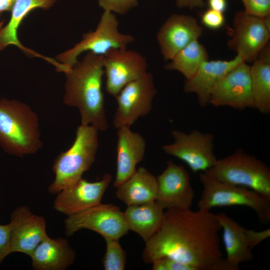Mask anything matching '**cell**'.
<instances>
[{
  "label": "cell",
  "mask_w": 270,
  "mask_h": 270,
  "mask_svg": "<svg viewBox=\"0 0 270 270\" xmlns=\"http://www.w3.org/2000/svg\"><path fill=\"white\" fill-rule=\"evenodd\" d=\"M116 188V197L127 206L138 205L155 200L156 178L146 168L140 167Z\"/></svg>",
  "instance_id": "obj_24"
},
{
  "label": "cell",
  "mask_w": 270,
  "mask_h": 270,
  "mask_svg": "<svg viewBox=\"0 0 270 270\" xmlns=\"http://www.w3.org/2000/svg\"><path fill=\"white\" fill-rule=\"evenodd\" d=\"M112 179V175L108 173L94 182H90L82 178L58 194L54 208L68 216L97 205L101 203Z\"/></svg>",
  "instance_id": "obj_15"
},
{
  "label": "cell",
  "mask_w": 270,
  "mask_h": 270,
  "mask_svg": "<svg viewBox=\"0 0 270 270\" xmlns=\"http://www.w3.org/2000/svg\"><path fill=\"white\" fill-rule=\"evenodd\" d=\"M215 216L223 230L222 239L226 254V258L219 262L217 270H238L240 263L254 258L247 229L224 212Z\"/></svg>",
  "instance_id": "obj_18"
},
{
  "label": "cell",
  "mask_w": 270,
  "mask_h": 270,
  "mask_svg": "<svg viewBox=\"0 0 270 270\" xmlns=\"http://www.w3.org/2000/svg\"><path fill=\"white\" fill-rule=\"evenodd\" d=\"M104 11L120 15L126 14L138 6V0H98Z\"/></svg>",
  "instance_id": "obj_28"
},
{
  "label": "cell",
  "mask_w": 270,
  "mask_h": 270,
  "mask_svg": "<svg viewBox=\"0 0 270 270\" xmlns=\"http://www.w3.org/2000/svg\"><path fill=\"white\" fill-rule=\"evenodd\" d=\"M174 142L162 146L166 154L184 162L194 172H205L216 162L214 136L194 130L189 133L172 130Z\"/></svg>",
  "instance_id": "obj_9"
},
{
  "label": "cell",
  "mask_w": 270,
  "mask_h": 270,
  "mask_svg": "<svg viewBox=\"0 0 270 270\" xmlns=\"http://www.w3.org/2000/svg\"><path fill=\"white\" fill-rule=\"evenodd\" d=\"M221 229L215 214L210 210L168 208L160 229L145 242L143 261L151 264L166 256L196 270H214L222 256L218 235Z\"/></svg>",
  "instance_id": "obj_1"
},
{
  "label": "cell",
  "mask_w": 270,
  "mask_h": 270,
  "mask_svg": "<svg viewBox=\"0 0 270 270\" xmlns=\"http://www.w3.org/2000/svg\"><path fill=\"white\" fill-rule=\"evenodd\" d=\"M158 90L152 73L126 85L114 97L117 101L113 125L116 129L130 126L152 110Z\"/></svg>",
  "instance_id": "obj_10"
},
{
  "label": "cell",
  "mask_w": 270,
  "mask_h": 270,
  "mask_svg": "<svg viewBox=\"0 0 270 270\" xmlns=\"http://www.w3.org/2000/svg\"><path fill=\"white\" fill-rule=\"evenodd\" d=\"M39 118L20 100L0 99V147L18 157L33 154L42 147Z\"/></svg>",
  "instance_id": "obj_3"
},
{
  "label": "cell",
  "mask_w": 270,
  "mask_h": 270,
  "mask_svg": "<svg viewBox=\"0 0 270 270\" xmlns=\"http://www.w3.org/2000/svg\"><path fill=\"white\" fill-rule=\"evenodd\" d=\"M30 257L36 270H64L74 262L76 255L67 240L52 238L48 236L36 248Z\"/></svg>",
  "instance_id": "obj_21"
},
{
  "label": "cell",
  "mask_w": 270,
  "mask_h": 270,
  "mask_svg": "<svg viewBox=\"0 0 270 270\" xmlns=\"http://www.w3.org/2000/svg\"><path fill=\"white\" fill-rule=\"evenodd\" d=\"M208 59L205 46L196 40L181 50L164 68L166 70L180 72L186 80L190 79Z\"/></svg>",
  "instance_id": "obj_26"
},
{
  "label": "cell",
  "mask_w": 270,
  "mask_h": 270,
  "mask_svg": "<svg viewBox=\"0 0 270 270\" xmlns=\"http://www.w3.org/2000/svg\"><path fill=\"white\" fill-rule=\"evenodd\" d=\"M202 192L198 203V210H210L214 207L244 206L252 209L259 221H270V198L246 187L226 184L208 176L199 174Z\"/></svg>",
  "instance_id": "obj_6"
},
{
  "label": "cell",
  "mask_w": 270,
  "mask_h": 270,
  "mask_svg": "<svg viewBox=\"0 0 270 270\" xmlns=\"http://www.w3.org/2000/svg\"><path fill=\"white\" fill-rule=\"evenodd\" d=\"M206 5L204 0H176V6L178 8H203Z\"/></svg>",
  "instance_id": "obj_33"
},
{
  "label": "cell",
  "mask_w": 270,
  "mask_h": 270,
  "mask_svg": "<svg viewBox=\"0 0 270 270\" xmlns=\"http://www.w3.org/2000/svg\"><path fill=\"white\" fill-rule=\"evenodd\" d=\"M244 62L239 54L229 60L204 62L190 80H186L184 92L196 94L199 106L204 108L209 104L211 92L215 85L228 72Z\"/></svg>",
  "instance_id": "obj_19"
},
{
  "label": "cell",
  "mask_w": 270,
  "mask_h": 270,
  "mask_svg": "<svg viewBox=\"0 0 270 270\" xmlns=\"http://www.w3.org/2000/svg\"><path fill=\"white\" fill-rule=\"evenodd\" d=\"M155 200L164 209L190 208L194 193L190 174L182 165L168 160L164 170L156 178Z\"/></svg>",
  "instance_id": "obj_14"
},
{
  "label": "cell",
  "mask_w": 270,
  "mask_h": 270,
  "mask_svg": "<svg viewBox=\"0 0 270 270\" xmlns=\"http://www.w3.org/2000/svg\"><path fill=\"white\" fill-rule=\"evenodd\" d=\"M250 66L243 62L225 75L212 88L209 104L238 110L254 108Z\"/></svg>",
  "instance_id": "obj_13"
},
{
  "label": "cell",
  "mask_w": 270,
  "mask_h": 270,
  "mask_svg": "<svg viewBox=\"0 0 270 270\" xmlns=\"http://www.w3.org/2000/svg\"><path fill=\"white\" fill-rule=\"evenodd\" d=\"M247 234L252 248L262 242L270 236V229L268 228L262 231H255L247 229Z\"/></svg>",
  "instance_id": "obj_32"
},
{
  "label": "cell",
  "mask_w": 270,
  "mask_h": 270,
  "mask_svg": "<svg viewBox=\"0 0 270 270\" xmlns=\"http://www.w3.org/2000/svg\"><path fill=\"white\" fill-rule=\"evenodd\" d=\"M118 26L116 16L112 12L104 11L96 30L84 34L80 41L57 55L56 60L70 68L78 60V56L84 52L104 56L113 49L126 48L134 40V37L120 32Z\"/></svg>",
  "instance_id": "obj_7"
},
{
  "label": "cell",
  "mask_w": 270,
  "mask_h": 270,
  "mask_svg": "<svg viewBox=\"0 0 270 270\" xmlns=\"http://www.w3.org/2000/svg\"><path fill=\"white\" fill-rule=\"evenodd\" d=\"M201 22L206 28L217 30L224 25L225 18L224 13L210 8L202 14Z\"/></svg>",
  "instance_id": "obj_30"
},
{
  "label": "cell",
  "mask_w": 270,
  "mask_h": 270,
  "mask_svg": "<svg viewBox=\"0 0 270 270\" xmlns=\"http://www.w3.org/2000/svg\"><path fill=\"white\" fill-rule=\"evenodd\" d=\"M102 56L106 91L114 97L126 85L148 72L146 58L127 48L112 50Z\"/></svg>",
  "instance_id": "obj_11"
},
{
  "label": "cell",
  "mask_w": 270,
  "mask_h": 270,
  "mask_svg": "<svg viewBox=\"0 0 270 270\" xmlns=\"http://www.w3.org/2000/svg\"><path fill=\"white\" fill-rule=\"evenodd\" d=\"M116 170L114 182L116 188L129 178L144 156L146 144L143 136L132 130L130 126L118 128Z\"/></svg>",
  "instance_id": "obj_20"
},
{
  "label": "cell",
  "mask_w": 270,
  "mask_h": 270,
  "mask_svg": "<svg viewBox=\"0 0 270 270\" xmlns=\"http://www.w3.org/2000/svg\"><path fill=\"white\" fill-rule=\"evenodd\" d=\"M233 34L228 46L240 55L246 62H252L260 50L268 44L270 27L264 17L236 12L233 21Z\"/></svg>",
  "instance_id": "obj_12"
},
{
  "label": "cell",
  "mask_w": 270,
  "mask_h": 270,
  "mask_svg": "<svg viewBox=\"0 0 270 270\" xmlns=\"http://www.w3.org/2000/svg\"><path fill=\"white\" fill-rule=\"evenodd\" d=\"M98 132L90 125L80 124L77 128L72 146L54 160L52 170L55 178L48 187L49 193L58 194L82 178L90 168L98 148Z\"/></svg>",
  "instance_id": "obj_4"
},
{
  "label": "cell",
  "mask_w": 270,
  "mask_h": 270,
  "mask_svg": "<svg viewBox=\"0 0 270 270\" xmlns=\"http://www.w3.org/2000/svg\"><path fill=\"white\" fill-rule=\"evenodd\" d=\"M56 0H16L11 10V18L8 24L0 30V51L6 46L13 44L27 54L42 58L48 62L50 58L38 54L24 47L19 40L17 32L24 18L32 10L36 8L44 10L52 8Z\"/></svg>",
  "instance_id": "obj_23"
},
{
  "label": "cell",
  "mask_w": 270,
  "mask_h": 270,
  "mask_svg": "<svg viewBox=\"0 0 270 270\" xmlns=\"http://www.w3.org/2000/svg\"><path fill=\"white\" fill-rule=\"evenodd\" d=\"M151 264L152 270H196L192 266L166 256L158 258Z\"/></svg>",
  "instance_id": "obj_29"
},
{
  "label": "cell",
  "mask_w": 270,
  "mask_h": 270,
  "mask_svg": "<svg viewBox=\"0 0 270 270\" xmlns=\"http://www.w3.org/2000/svg\"><path fill=\"white\" fill-rule=\"evenodd\" d=\"M64 74V104L78 110L81 124L90 125L98 131L106 130L108 124L102 90V56L88 52Z\"/></svg>",
  "instance_id": "obj_2"
},
{
  "label": "cell",
  "mask_w": 270,
  "mask_h": 270,
  "mask_svg": "<svg viewBox=\"0 0 270 270\" xmlns=\"http://www.w3.org/2000/svg\"><path fill=\"white\" fill-rule=\"evenodd\" d=\"M204 172L219 182L246 187L270 198V168L242 148L217 159L214 166Z\"/></svg>",
  "instance_id": "obj_5"
},
{
  "label": "cell",
  "mask_w": 270,
  "mask_h": 270,
  "mask_svg": "<svg viewBox=\"0 0 270 270\" xmlns=\"http://www.w3.org/2000/svg\"><path fill=\"white\" fill-rule=\"evenodd\" d=\"M203 28L193 16L170 15L160 28L156 39L166 60H170L183 48L202 34Z\"/></svg>",
  "instance_id": "obj_16"
},
{
  "label": "cell",
  "mask_w": 270,
  "mask_h": 270,
  "mask_svg": "<svg viewBox=\"0 0 270 270\" xmlns=\"http://www.w3.org/2000/svg\"><path fill=\"white\" fill-rule=\"evenodd\" d=\"M129 230L139 235L146 242L160 229L164 219V208L156 200L127 206L123 212Z\"/></svg>",
  "instance_id": "obj_22"
},
{
  "label": "cell",
  "mask_w": 270,
  "mask_h": 270,
  "mask_svg": "<svg viewBox=\"0 0 270 270\" xmlns=\"http://www.w3.org/2000/svg\"><path fill=\"white\" fill-rule=\"evenodd\" d=\"M11 252L24 253L29 256L48 235L44 217L32 213L27 206L12 212L10 223Z\"/></svg>",
  "instance_id": "obj_17"
},
{
  "label": "cell",
  "mask_w": 270,
  "mask_h": 270,
  "mask_svg": "<svg viewBox=\"0 0 270 270\" xmlns=\"http://www.w3.org/2000/svg\"><path fill=\"white\" fill-rule=\"evenodd\" d=\"M210 8L224 13L226 10V0H208Z\"/></svg>",
  "instance_id": "obj_34"
},
{
  "label": "cell",
  "mask_w": 270,
  "mask_h": 270,
  "mask_svg": "<svg viewBox=\"0 0 270 270\" xmlns=\"http://www.w3.org/2000/svg\"><path fill=\"white\" fill-rule=\"evenodd\" d=\"M3 24H4V21L2 22H0V30L2 28Z\"/></svg>",
  "instance_id": "obj_36"
},
{
  "label": "cell",
  "mask_w": 270,
  "mask_h": 270,
  "mask_svg": "<svg viewBox=\"0 0 270 270\" xmlns=\"http://www.w3.org/2000/svg\"><path fill=\"white\" fill-rule=\"evenodd\" d=\"M106 250L102 260L105 270H124L126 262V252L122 247L119 240H105Z\"/></svg>",
  "instance_id": "obj_27"
},
{
  "label": "cell",
  "mask_w": 270,
  "mask_h": 270,
  "mask_svg": "<svg viewBox=\"0 0 270 270\" xmlns=\"http://www.w3.org/2000/svg\"><path fill=\"white\" fill-rule=\"evenodd\" d=\"M64 228L68 236L87 229L100 234L105 240H120L129 231L120 208L112 204L102 203L68 216Z\"/></svg>",
  "instance_id": "obj_8"
},
{
  "label": "cell",
  "mask_w": 270,
  "mask_h": 270,
  "mask_svg": "<svg viewBox=\"0 0 270 270\" xmlns=\"http://www.w3.org/2000/svg\"><path fill=\"white\" fill-rule=\"evenodd\" d=\"M16 0H0V13L11 11Z\"/></svg>",
  "instance_id": "obj_35"
},
{
  "label": "cell",
  "mask_w": 270,
  "mask_h": 270,
  "mask_svg": "<svg viewBox=\"0 0 270 270\" xmlns=\"http://www.w3.org/2000/svg\"><path fill=\"white\" fill-rule=\"evenodd\" d=\"M270 46L267 44L250 66V80L254 108L270 113Z\"/></svg>",
  "instance_id": "obj_25"
},
{
  "label": "cell",
  "mask_w": 270,
  "mask_h": 270,
  "mask_svg": "<svg viewBox=\"0 0 270 270\" xmlns=\"http://www.w3.org/2000/svg\"><path fill=\"white\" fill-rule=\"evenodd\" d=\"M10 253L12 252L10 224H0V264Z\"/></svg>",
  "instance_id": "obj_31"
}]
</instances>
